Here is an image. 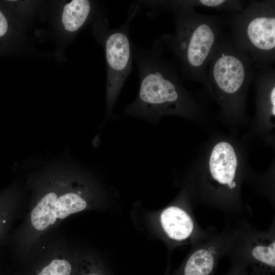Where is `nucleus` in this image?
<instances>
[{
    "label": "nucleus",
    "mask_w": 275,
    "mask_h": 275,
    "mask_svg": "<svg viewBox=\"0 0 275 275\" xmlns=\"http://www.w3.org/2000/svg\"><path fill=\"white\" fill-rule=\"evenodd\" d=\"M186 6L193 8L205 7L228 13L236 12L243 9L247 2L240 0H181Z\"/></svg>",
    "instance_id": "nucleus-11"
},
{
    "label": "nucleus",
    "mask_w": 275,
    "mask_h": 275,
    "mask_svg": "<svg viewBox=\"0 0 275 275\" xmlns=\"http://www.w3.org/2000/svg\"><path fill=\"white\" fill-rule=\"evenodd\" d=\"M143 4L157 12L165 10L173 14L174 32L163 34L159 39L174 61L181 79L204 84L227 17L199 13L181 0L144 1Z\"/></svg>",
    "instance_id": "nucleus-1"
},
{
    "label": "nucleus",
    "mask_w": 275,
    "mask_h": 275,
    "mask_svg": "<svg viewBox=\"0 0 275 275\" xmlns=\"http://www.w3.org/2000/svg\"><path fill=\"white\" fill-rule=\"evenodd\" d=\"M251 262L254 268L263 274L273 271L275 266V241L260 243L251 250Z\"/></svg>",
    "instance_id": "nucleus-10"
},
{
    "label": "nucleus",
    "mask_w": 275,
    "mask_h": 275,
    "mask_svg": "<svg viewBox=\"0 0 275 275\" xmlns=\"http://www.w3.org/2000/svg\"><path fill=\"white\" fill-rule=\"evenodd\" d=\"M209 169L212 177L231 189L236 186L233 181L237 165L233 148L229 143L222 142L213 148L209 159Z\"/></svg>",
    "instance_id": "nucleus-6"
},
{
    "label": "nucleus",
    "mask_w": 275,
    "mask_h": 275,
    "mask_svg": "<svg viewBox=\"0 0 275 275\" xmlns=\"http://www.w3.org/2000/svg\"><path fill=\"white\" fill-rule=\"evenodd\" d=\"M85 275H106V274H101L96 273H90L86 274Z\"/></svg>",
    "instance_id": "nucleus-15"
},
{
    "label": "nucleus",
    "mask_w": 275,
    "mask_h": 275,
    "mask_svg": "<svg viewBox=\"0 0 275 275\" xmlns=\"http://www.w3.org/2000/svg\"><path fill=\"white\" fill-rule=\"evenodd\" d=\"M230 275H247L246 273H245L242 271L238 270L237 271L233 272L232 273L230 274Z\"/></svg>",
    "instance_id": "nucleus-14"
},
{
    "label": "nucleus",
    "mask_w": 275,
    "mask_h": 275,
    "mask_svg": "<svg viewBox=\"0 0 275 275\" xmlns=\"http://www.w3.org/2000/svg\"><path fill=\"white\" fill-rule=\"evenodd\" d=\"M213 248L204 246L197 249L173 275H213L217 260Z\"/></svg>",
    "instance_id": "nucleus-8"
},
{
    "label": "nucleus",
    "mask_w": 275,
    "mask_h": 275,
    "mask_svg": "<svg viewBox=\"0 0 275 275\" xmlns=\"http://www.w3.org/2000/svg\"><path fill=\"white\" fill-rule=\"evenodd\" d=\"M91 7L88 0H73L66 5L62 14L65 29L72 32L80 29L89 16Z\"/></svg>",
    "instance_id": "nucleus-9"
},
{
    "label": "nucleus",
    "mask_w": 275,
    "mask_h": 275,
    "mask_svg": "<svg viewBox=\"0 0 275 275\" xmlns=\"http://www.w3.org/2000/svg\"><path fill=\"white\" fill-rule=\"evenodd\" d=\"M87 207L86 200L78 194L68 193L58 198L54 193H49L33 209L31 221L35 229L43 231L54 224L57 218H65L84 210Z\"/></svg>",
    "instance_id": "nucleus-5"
},
{
    "label": "nucleus",
    "mask_w": 275,
    "mask_h": 275,
    "mask_svg": "<svg viewBox=\"0 0 275 275\" xmlns=\"http://www.w3.org/2000/svg\"><path fill=\"white\" fill-rule=\"evenodd\" d=\"M71 264L65 260L55 259L44 267L38 275H70Z\"/></svg>",
    "instance_id": "nucleus-12"
},
{
    "label": "nucleus",
    "mask_w": 275,
    "mask_h": 275,
    "mask_svg": "<svg viewBox=\"0 0 275 275\" xmlns=\"http://www.w3.org/2000/svg\"><path fill=\"white\" fill-rule=\"evenodd\" d=\"M132 59L138 68L140 89L125 108L129 116L155 121L166 115L188 113L189 96L182 86L177 66L159 39L150 48L131 42Z\"/></svg>",
    "instance_id": "nucleus-2"
},
{
    "label": "nucleus",
    "mask_w": 275,
    "mask_h": 275,
    "mask_svg": "<svg viewBox=\"0 0 275 275\" xmlns=\"http://www.w3.org/2000/svg\"><path fill=\"white\" fill-rule=\"evenodd\" d=\"M229 37L256 69L275 61V1H251L240 11L228 13Z\"/></svg>",
    "instance_id": "nucleus-3"
},
{
    "label": "nucleus",
    "mask_w": 275,
    "mask_h": 275,
    "mask_svg": "<svg viewBox=\"0 0 275 275\" xmlns=\"http://www.w3.org/2000/svg\"><path fill=\"white\" fill-rule=\"evenodd\" d=\"M162 229L171 239L182 241L187 239L194 229L193 221L183 209L171 206L164 209L160 216Z\"/></svg>",
    "instance_id": "nucleus-7"
},
{
    "label": "nucleus",
    "mask_w": 275,
    "mask_h": 275,
    "mask_svg": "<svg viewBox=\"0 0 275 275\" xmlns=\"http://www.w3.org/2000/svg\"><path fill=\"white\" fill-rule=\"evenodd\" d=\"M8 29L7 21L0 11V37L4 36L7 32Z\"/></svg>",
    "instance_id": "nucleus-13"
},
{
    "label": "nucleus",
    "mask_w": 275,
    "mask_h": 275,
    "mask_svg": "<svg viewBox=\"0 0 275 275\" xmlns=\"http://www.w3.org/2000/svg\"><path fill=\"white\" fill-rule=\"evenodd\" d=\"M139 6L130 8L126 21L116 29L109 28L106 17L102 25V39L107 65L106 114L109 117L121 90L132 70V54L129 28L139 10Z\"/></svg>",
    "instance_id": "nucleus-4"
}]
</instances>
